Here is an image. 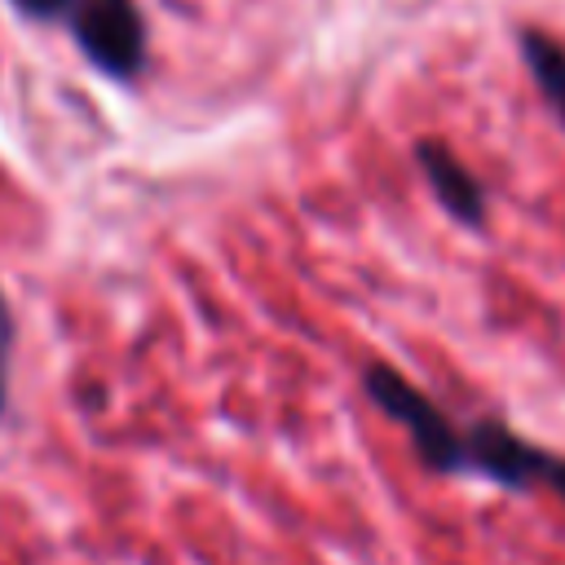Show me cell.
Returning <instances> with one entry per match:
<instances>
[{
    "mask_svg": "<svg viewBox=\"0 0 565 565\" xmlns=\"http://www.w3.org/2000/svg\"><path fill=\"white\" fill-rule=\"evenodd\" d=\"M415 159H419V168H424L433 194L441 199V207H446L459 225L481 230V225H486V190H481V181L455 159V150L428 137V141L415 146Z\"/></svg>",
    "mask_w": 565,
    "mask_h": 565,
    "instance_id": "277c9868",
    "label": "cell"
},
{
    "mask_svg": "<svg viewBox=\"0 0 565 565\" xmlns=\"http://www.w3.org/2000/svg\"><path fill=\"white\" fill-rule=\"evenodd\" d=\"M79 53L110 79H132L146 66V18L137 0H79L71 13Z\"/></svg>",
    "mask_w": 565,
    "mask_h": 565,
    "instance_id": "3957f363",
    "label": "cell"
},
{
    "mask_svg": "<svg viewBox=\"0 0 565 565\" xmlns=\"http://www.w3.org/2000/svg\"><path fill=\"white\" fill-rule=\"evenodd\" d=\"M9 349H13V313H9V300L0 291V415L9 402Z\"/></svg>",
    "mask_w": 565,
    "mask_h": 565,
    "instance_id": "8992f818",
    "label": "cell"
},
{
    "mask_svg": "<svg viewBox=\"0 0 565 565\" xmlns=\"http://www.w3.org/2000/svg\"><path fill=\"white\" fill-rule=\"evenodd\" d=\"M463 472H481L512 490L547 486L565 499V455L525 441L499 419H477L472 428H463Z\"/></svg>",
    "mask_w": 565,
    "mask_h": 565,
    "instance_id": "7a4b0ae2",
    "label": "cell"
},
{
    "mask_svg": "<svg viewBox=\"0 0 565 565\" xmlns=\"http://www.w3.org/2000/svg\"><path fill=\"white\" fill-rule=\"evenodd\" d=\"M521 57L543 93V102L552 106V115L565 124V44L556 35H543L534 26L521 31Z\"/></svg>",
    "mask_w": 565,
    "mask_h": 565,
    "instance_id": "5b68a950",
    "label": "cell"
},
{
    "mask_svg": "<svg viewBox=\"0 0 565 565\" xmlns=\"http://www.w3.org/2000/svg\"><path fill=\"white\" fill-rule=\"evenodd\" d=\"M362 388L366 397L406 428L415 455L433 468V472H463V428L450 424V415L424 393L415 388L402 371H393L388 362H371L362 371Z\"/></svg>",
    "mask_w": 565,
    "mask_h": 565,
    "instance_id": "6da1fadb",
    "label": "cell"
},
{
    "mask_svg": "<svg viewBox=\"0 0 565 565\" xmlns=\"http://www.w3.org/2000/svg\"><path fill=\"white\" fill-rule=\"evenodd\" d=\"M79 0H13L18 13L35 18V22H53V18H71Z\"/></svg>",
    "mask_w": 565,
    "mask_h": 565,
    "instance_id": "52a82bcc",
    "label": "cell"
}]
</instances>
